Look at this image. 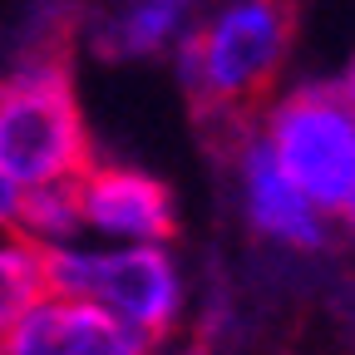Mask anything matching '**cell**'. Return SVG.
I'll return each instance as SVG.
<instances>
[{
	"mask_svg": "<svg viewBox=\"0 0 355 355\" xmlns=\"http://www.w3.org/2000/svg\"><path fill=\"white\" fill-rule=\"evenodd\" d=\"M242 183H247V207H252V222L261 232H272L282 242H296V247H316L321 242V222H316V207H311L296 183L277 168L266 139H247L242 144Z\"/></svg>",
	"mask_w": 355,
	"mask_h": 355,
	"instance_id": "52a82bcc",
	"label": "cell"
},
{
	"mask_svg": "<svg viewBox=\"0 0 355 355\" xmlns=\"http://www.w3.org/2000/svg\"><path fill=\"white\" fill-rule=\"evenodd\" d=\"M336 84L345 89V94H350V104H355V64H350V69H345V79H336Z\"/></svg>",
	"mask_w": 355,
	"mask_h": 355,
	"instance_id": "8fae6325",
	"label": "cell"
},
{
	"mask_svg": "<svg viewBox=\"0 0 355 355\" xmlns=\"http://www.w3.org/2000/svg\"><path fill=\"white\" fill-rule=\"evenodd\" d=\"M44 291V252L40 242L10 232L0 237V331Z\"/></svg>",
	"mask_w": 355,
	"mask_h": 355,
	"instance_id": "9c48e42d",
	"label": "cell"
},
{
	"mask_svg": "<svg viewBox=\"0 0 355 355\" xmlns=\"http://www.w3.org/2000/svg\"><path fill=\"white\" fill-rule=\"evenodd\" d=\"M266 148L311 207L345 212L355 193V104L340 84H301L266 123Z\"/></svg>",
	"mask_w": 355,
	"mask_h": 355,
	"instance_id": "3957f363",
	"label": "cell"
},
{
	"mask_svg": "<svg viewBox=\"0 0 355 355\" xmlns=\"http://www.w3.org/2000/svg\"><path fill=\"white\" fill-rule=\"evenodd\" d=\"M193 0H128L119 10V20L99 35V50L104 55H148L173 35V25L183 20V10Z\"/></svg>",
	"mask_w": 355,
	"mask_h": 355,
	"instance_id": "ba28073f",
	"label": "cell"
},
{
	"mask_svg": "<svg viewBox=\"0 0 355 355\" xmlns=\"http://www.w3.org/2000/svg\"><path fill=\"white\" fill-rule=\"evenodd\" d=\"M301 25V0H232L183 44V89L193 119L222 148L247 144L261 104L272 99L291 40Z\"/></svg>",
	"mask_w": 355,
	"mask_h": 355,
	"instance_id": "6da1fadb",
	"label": "cell"
},
{
	"mask_svg": "<svg viewBox=\"0 0 355 355\" xmlns=\"http://www.w3.org/2000/svg\"><path fill=\"white\" fill-rule=\"evenodd\" d=\"M40 252H44V291L94 301L148 336L173 326L178 272L153 242L123 247V252H74L64 242V247H40Z\"/></svg>",
	"mask_w": 355,
	"mask_h": 355,
	"instance_id": "277c9868",
	"label": "cell"
},
{
	"mask_svg": "<svg viewBox=\"0 0 355 355\" xmlns=\"http://www.w3.org/2000/svg\"><path fill=\"white\" fill-rule=\"evenodd\" d=\"M94 163L84 109L69 69V30L50 20V35L30 44L10 79H0V173L15 188L74 183Z\"/></svg>",
	"mask_w": 355,
	"mask_h": 355,
	"instance_id": "7a4b0ae2",
	"label": "cell"
},
{
	"mask_svg": "<svg viewBox=\"0 0 355 355\" xmlns=\"http://www.w3.org/2000/svg\"><path fill=\"white\" fill-rule=\"evenodd\" d=\"M79 193V217L84 227L109 232V237H133V242H168L178 217L173 198L158 178L139 168H119V163H89L74 178Z\"/></svg>",
	"mask_w": 355,
	"mask_h": 355,
	"instance_id": "8992f818",
	"label": "cell"
},
{
	"mask_svg": "<svg viewBox=\"0 0 355 355\" xmlns=\"http://www.w3.org/2000/svg\"><path fill=\"white\" fill-rule=\"evenodd\" d=\"M148 331L119 321L94 301L60 291H40L0 331V355H148Z\"/></svg>",
	"mask_w": 355,
	"mask_h": 355,
	"instance_id": "5b68a950",
	"label": "cell"
},
{
	"mask_svg": "<svg viewBox=\"0 0 355 355\" xmlns=\"http://www.w3.org/2000/svg\"><path fill=\"white\" fill-rule=\"evenodd\" d=\"M15 217H20V188L0 173V232H15Z\"/></svg>",
	"mask_w": 355,
	"mask_h": 355,
	"instance_id": "30bf717a",
	"label": "cell"
}]
</instances>
